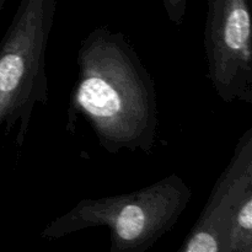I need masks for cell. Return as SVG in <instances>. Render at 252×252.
Returning <instances> with one entry per match:
<instances>
[{
	"mask_svg": "<svg viewBox=\"0 0 252 252\" xmlns=\"http://www.w3.org/2000/svg\"><path fill=\"white\" fill-rule=\"evenodd\" d=\"M167 19L174 26L181 27L185 22L187 0H161Z\"/></svg>",
	"mask_w": 252,
	"mask_h": 252,
	"instance_id": "cell-6",
	"label": "cell"
},
{
	"mask_svg": "<svg viewBox=\"0 0 252 252\" xmlns=\"http://www.w3.org/2000/svg\"><path fill=\"white\" fill-rule=\"evenodd\" d=\"M58 0H20L0 41V130L24 147L37 106L48 103L46 54Z\"/></svg>",
	"mask_w": 252,
	"mask_h": 252,
	"instance_id": "cell-3",
	"label": "cell"
},
{
	"mask_svg": "<svg viewBox=\"0 0 252 252\" xmlns=\"http://www.w3.org/2000/svg\"><path fill=\"white\" fill-rule=\"evenodd\" d=\"M76 65L66 130L75 132L81 116L108 154H150L159 127L157 89L126 34L107 26L94 29L81 39Z\"/></svg>",
	"mask_w": 252,
	"mask_h": 252,
	"instance_id": "cell-1",
	"label": "cell"
},
{
	"mask_svg": "<svg viewBox=\"0 0 252 252\" xmlns=\"http://www.w3.org/2000/svg\"><path fill=\"white\" fill-rule=\"evenodd\" d=\"M252 196V127L239 138L230 161L177 252H224L231 223Z\"/></svg>",
	"mask_w": 252,
	"mask_h": 252,
	"instance_id": "cell-5",
	"label": "cell"
},
{
	"mask_svg": "<svg viewBox=\"0 0 252 252\" xmlns=\"http://www.w3.org/2000/svg\"><path fill=\"white\" fill-rule=\"evenodd\" d=\"M193 192L177 174L149 186L101 198H84L57 217L41 238L57 240L90 228L110 230V252H145L166 235L191 202Z\"/></svg>",
	"mask_w": 252,
	"mask_h": 252,
	"instance_id": "cell-2",
	"label": "cell"
},
{
	"mask_svg": "<svg viewBox=\"0 0 252 252\" xmlns=\"http://www.w3.org/2000/svg\"><path fill=\"white\" fill-rule=\"evenodd\" d=\"M207 78L218 97L252 106V0H207Z\"/></svg>",
	"mask_w": 252,
	"mask_h": 252,
	"instance_id": "cell-4",
	"label": "cell"
},
{
	"mask_svg": "<svg viewBox=\"0 0 252 252\" xmlns=\"http://www.w3.org/2000/svg\"><path fill=\"white\" fill-rule=\"evenodd\" d=\"M5 1H6V0H0V11H1V9L4 7Z\"/></svg>",
	"mask_w": 252,
	"mask_h": 252,
	"instance_id": "cell-7",
	"label": "cell"
}]
</instances>
